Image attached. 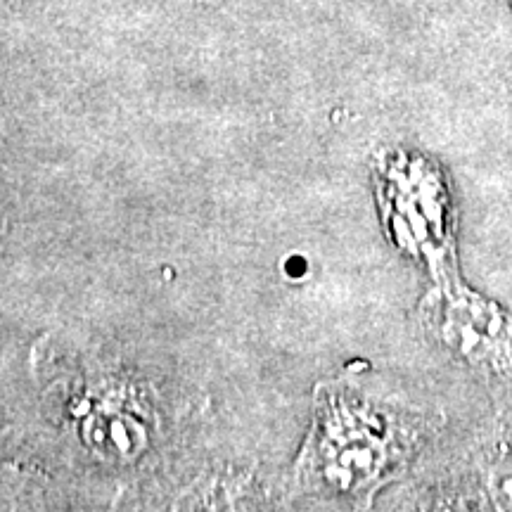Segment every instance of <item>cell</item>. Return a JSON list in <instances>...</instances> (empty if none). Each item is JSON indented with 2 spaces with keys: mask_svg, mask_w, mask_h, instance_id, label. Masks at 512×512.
<instances>
[{
  "mask_svg": "<svg viewBox=\"0 0 512 512\" xmlns=\"http://www.w3.org/2000/svg\"><path fill=\"white\" fill-rule=\"evenodd\" d=\"M427 427V415L366 401L339 384H320L297 482L311 494L368 503L408 465Z\"/></svg>",
  "mask_w": 512,
  "mask_h": 512,
  "instance_id": "cell-1",
  "label": "cell"
}]
</instances>
